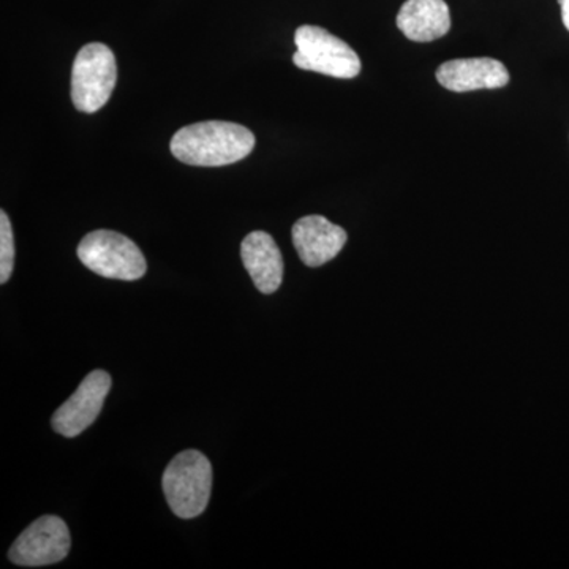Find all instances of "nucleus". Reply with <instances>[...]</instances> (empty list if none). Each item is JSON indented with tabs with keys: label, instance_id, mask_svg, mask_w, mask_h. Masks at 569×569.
<instances>
[{
	"label": "nucleus",
	"instance_id": "nucleus-1",
	"mask_svg": "<svg viewBox=\"0 0 569 569\" xmlns=\"http://www.w3.org/2000/svg\"><path fill=\"white\" fill-rule=\"evenodd\" d=\"M254 148V134L234 122L206 121L182 127L170 142L179 162L192 167H224L244 160Z\"/></svg>",
	"mask_w": 569,
	"mask_h": 569
},
{
	"label": "nucleus",
	"instance_id": "nucleus-9",
	"mask_svg": "<svg viewBox=\"0 0 569 569\" xmlns=\"http://www.w3.org/2000/svg\"><path fill=\"white\" fill-rule=\"evenodd\" d=\"M437 80L451 92L501 89L509 82V71L496 59H455L438 67Z\"/></svg>",
	"mask_w": 569,
	"mask_h": 569
},
{
	"label": "nucleus",
	"instance_id": "nucleus-6",
	"mask_svg": "<svg viewBox=\"0 0 569 569\" xmlns=\"http://www.w3.org/2000/svg\"><path fill=\"white\" fill-rule=\"evenodd\" d=\"M70 548L67 523L58 516H43L17 538L11 546L9 559L18 567H48L66 559Z\"/></svg>",
	"mask_w": 569,
	"mask_h": 569
},
{
	"label": "nucleus",
	"instance_id": "nucleus-5",
	"mask_svg": "<svg viewBox=\"0 0 569 569\" xmlns=\"http://www.w3.org/2000/svg\"><path fill=\"white\" fill-rule=\"evenodd\" d=\"M118 80V66L110 48L103 43L82 47L71 71V100L81 112L99 111L110 100Z\"/></svg>",
	"mask_w": 569,
	"mask_h": 569
},
{
	"label": "nucleus",
	"instance_id": "nucleus-13",
	"mask_svg": "<svg viewBox=\"0 0 569 569\" xmlns=\"http://www.w3.org/2000/svg\"><path fill=\"white\" fill-rule=\"evenodd\" d=\"M561 20H563L565 28L569 31V0H560Z\"/></svg>",
	"mask_w": 569,
	"mask_h": 569
},
{
	"label": "nucleus",
	"instance_id": "nucleus-2",
	"mask_svg": "<svg viewBox=\"0 0 569 569\" xmlns=\"http://www.w3.org/2000/svg\"><path fill=\"white\" fill-rule=\"evenodd\" d=\"M162 486L168 505L178 518H198L211 498V462L197 449L183 451L164 470Z\"/></svg>",
	"mask_w": 569,
	"mask_h": 569
},
{
	"label": "nucleus",
	"instance_id": "nucleus-8",
	"mask_svg": "<svg viewBox=\"0 0 569 569\" xmlns=\"http://www.w3.org/2000/svg\"><path fill=\"white\" fill-rule=\"evenodd\" d=\"M291 234L296 252L309 268H318L335 260L348 239L342 227L329 222L323 216L302 217L295 223Z\"/></svg>",
	"mask_w": 569,
	"mask_h": 569
},
{
	"label": "nucleus",
	"instance_id": "nucleus-7",
	"mask_svg": "<svg viewBox=\"0 0 569 569\" xmlns=\"http://www.w3.org/2000/svg\"><path fill=\"white\" fill-rule=\"evenodd\" d=\"M111 391V377L104 370H93L73 396L56 411L52 429L59 436L74 438L96 422L102 411L104 399Z\"/></svg>",
	"mask_w": 569,
	"mask_h": 569
},
{
	"label": "nucleus",
	"instance_id": "nucleus-3",
	"mask_svg": "<svg viewBox=\"0 0 569 569\" xmlns=\"http://www.w3.org/2000/svg\"><path fill=\"white\" fill-rule=\"evenodd\" d=\"M78 258L86 268L107 279H141L148 271L144 254L132 239L110 230L92 231L78 246Z\"/></svg>",
	"mask_w": 569,
	"mask_h": 569
},
{
	"label": "nucleus",
	"instance_id": "nucleus-4",
	"mask_svg": "<svg viewBox=\"0 0 569 569\" xmlns=\"http://www.w3.org/2000/svg\"><path fill=\"white\" fill-rule=\"evenodd\" d=\"M293 62L298 69L351 80L361 71V59L339 37L318 26H301L295 33Z\"/></svg>",
	"mask_w": 569,
	"mask_h": 569
},
{
	"label": "nucleus",
	"instance_id": "nucleus-11",
	"mask_svg": "<svg viewBox=\"0 0 569 569\" xmlns=\"http://www.w3.org/2000/svg\"><path fill=\"white\" fill-rule=\"evenodd\" d=\"M397 28L418 43L438 40L451 29V11L445 0H407L397 14Z\"/></svg>",
	"mask_w": 569,
	"mask_h": 569
},
{
	"label": "nucleus",
	"instance_id": "nucleus-12",
	"mask_svg": "<svg viewBox=\"0 0 569 569\" xmlns=\"http://www.w3.org/2000/svg\"><path fill=\"white\" fill-rule=\"evenodd\" d=\"M14 266V239L9 216L0 211V283L10 280Z\"/></svg>",
	"mask_w": 569,
	"mask_h": 569
},
{
	"label": "nucleus",
	"instance_id": "nucleus-10",
	"mask_svg": "<svg viewBox=\"0 0 569 569\" xmlns=\"http://www.w3.org/2000/svg\"><path fill=\"white\" fill-rule=\"evenodd\" d=\"M241 258L258 291L272 295L279 290L283 280V258L271 234L264 231L247 234Z\"/></svg>",
	"mask_w": 569,
	"mask_h": 569
}]
</instances>
